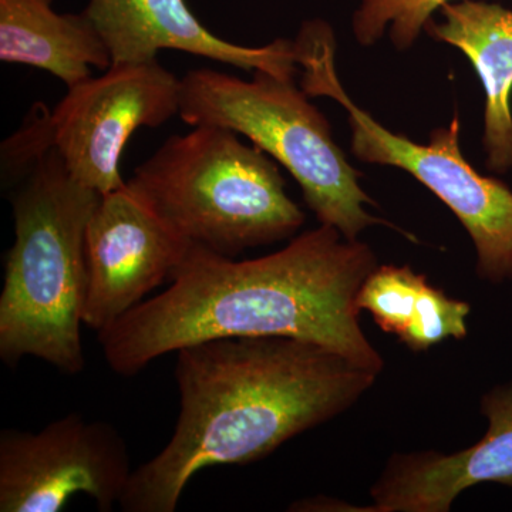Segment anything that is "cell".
Instances as JSON below:
<instances>
[{
	"label": "cell",
	"instance_id": "6da1fadb",
	"mask_svg": "<svg viewBox=\"0 0 512 512\" xmlns=\"http://www.w3.org/2000/svg\"><path fill=\"white\" fill-rule=\"evenodd\" d=\"M376 266L369 245L323 224L281 251L245 261L191 245L164 292L97 335L120 376L138 375L185 346L225 338L303 340L379 376L384 360L360 328L357 306Z\"/></svg>",
	"mask_w": 512,
	"mask_h": 512
},
{
	"label": "cell",
	"instance_id": "7a4b0ae2",
	"mask_svg": "<svg viewBox=\"0 0 512 512\" xmlns=\"http://www.w3.org/2000/svg\"><path fill=\"white\" fill-rule=\"evenodd\" d=\"M180 414L167 446L133 470L119 507L174 512L204 468L262 460L350 409L376 382L339 353L291 338L205 340L177 350Z\"/></svg>",
	"mask_w": 512,
	"mask_h": 512
},
{
	"label": "cell",
	"instance_id": "3957f363",
	"mask_svg": "<svg viewBox=\"0 0 512 512\" xmlns=\"http://www.w3.org/2000/svg\"><path fill=\"white\" fill-rule=\"evenodd\" d=\"M99 198L74 181L55 147L15 187V241L0 295V359L6 365L32 356L64 375L86 367V231Z\"/></svg>",
	"mask_w": 512,
	"mask_h": 512
},
{
	"label": "cell",
	"instance_id": "277c9868",
	"mask_svg": "<svg viewBox=\"0 0 512 512\" xmlns=\"http://www.w3.org/2000/svg\"><path fill=\"white\" fill-rule=\"evenodd\" d=\"M127 184L185 241L228 258L292 238L305 224L274 158L227 127L168 137Z\"/></svg>",
	"mask_w": 512,
	"mask_h": 512
},
{
	"label": "cell",
	"instance_id": "5b68a950",
	"mask_svg": "<svg viewBox=\"0 0 512 512\" xmlns=\"http://www.w3.org/2000/svg\"><path fill=\"white\" fill-rule=\"evenodd\" d=\"M181 120L190 126L212 124L247 137L301 187L320 224L355 241L373 225H396L367 212L375 201L360 187L359 171L335 143L329 121L293 79L256 70L252 80L210 67L181 77Z\"/></svg>",
	"mask_w": 512,
	"mask_h": 512
},
{
	"label": "cell",
	"instance_id": "8992f818",
	"mask_svg": "<svg viewBox=\"0 0 512 512\" xmlns=\"http://www.w3.org/2000/svg\"><path fill=\"white\" fill-rule=\"evenodd\" d=\"M296 43L303 92L330 97L346 110L353 156L413 175L466 228L476 248L478 276L491 284L512 281V190L468 163L460 147V121L431 131L429 144L392 133L356 106L343 89L336 72L335 35L328 23L306 22Z\"/></svg>",
	"mask_w": 512,
	"mask_h": 512
},
{
	"label": "cell",
	"instance_id": "52a82bcc",
	"mask_svg": "<svg viewBox=\"0 0 512 512\" xmlns=\"http://www.w3.org/2000/svg\"><path fill=\"white\" fill-rule=\"evenodd\" d=\"M181 79L156 62L111 64L67 89L50 110V147L67 171L97 194L119 190L124 147L138 128L163 126L180 114Z\"/></svg>",
	"mask_w": 512,
	"mask_h": 512
},
{
	"label": "cell",
	"instance_id": "ba28073f",
	"mask_svg": "<svg viewBox=\"0 0 512 512\" xmlns=\"http://www.w3.org/2000/svg\"><path fill=\"white\" fill-rule=\"evenodd\" d=\"M131 474L126 441L104 421L70 413L37 433L0 431L2 512H59L80 494L110 512Z\"/></svg>",
	"mask_w": 512,
	"mask_h": 512
},
{
	"label": "cell",
	"instance_id": "9c48e42d",
	"mask_svg": "<svg viewBox=\"0 0 512 512\" xmlns=\"http://www.w3.org/2000/svg\"><path fill=\"white\" fill-rule=\"evenodd\" d=\"M190 247L128 184L100 195L86 231L84 325L110 328L171 281Z\"/></svg>",
	"mask_w": 512,
	"mask_h": 512
},
{
	"label": "cell",
	"instance_id": "30bf717a",
	"mask_svg": "<svg viewBox=\"0 0 512 512\" xmlns=\"http://www.w3.org/2000/svg\"><path fill=\"white\" fill-rule=\"evenodd\" d=\"M84 12L109 50L111 64L156 62L161 50H180L282 79H295L301 67L292 40L235 45L205 28L185 0H89Z\"/></svg>",
	"mask_w": 512,
	"mask_h": 512
},
{
	"label": "cell",
	"instance_id": "8fae6325",
	"mask_svg": "<svg viewBox=\"0 0 512 512\" xmlns=\"http://www.w3.org/2000/svg\"><path fill=\"white\" fill-rule=\"evenodd\" d=\"M481 412L488 430L473 447L450 456L434 450L394 454L370 490L373 504L356 511L448 512L474 485L512 487V384L484 394Z\"/></svg>",
	"mask_w": 512,
	"mask_h": 512
},
{
	"label": "cell",
	"instance_id": "7c38bea8",
	"mask_svg": "<svg viewBox=\"0 0 512 512\" xmlns=\"http://www.w3.org/2000/svg\"><path fill=\"white\" fill-rule=\"evenodd\" d=\"M424 32L460 50L473 64L485 94L483 148L488 170L512 168V9L484 0H456Z\"/></svg>",
	"mask_w": 512,
	"mask_h": 512
},
{
	"label": "cell",
	"instance_id": "4fadbf2b",
	"mask_svg": "<svg viewBox=\"0 0 512 512\" xmlns=\"http://www.w3.org/2000/svg\"><path fill=\"white\" fill-rule=\"evenodd\" d=\"M0 60L53 74L67 89L111 66L86 12L57 13L53 0H0Z\"/></svg>",
	"mask_w": 512,
	"mask_h": 512
},
{
	"label": "cell",
	"instance_id": "5bb4252c",
	"mask_svg": "<svg viewBox=\"0 0 512 512\" xmlns=\"http://www.w3.org/2000/svg\"><path fill=\"white\" fill-rule=\"evenodd\" d=\"M360 311L413 352L467 336L470 305L450 298L409 265H377L357 296Z\"/></svg>",
	"mask_w": 512,
	"mask_h": 512
},
{
	"label": "cell",
	"instance_id": "9a60e30c",
	"mask_svg": "<svg viewBox=\"0 0 512 512\" xmlns=\"http://www.w3.org/2000/svg\"><path fill=\"white\" fill-rule=\"evenodd\" d=\"M456 0H362L353 15V35L372 46L389 30L397 50H409L419 40L434 13Z\"/></svg>",
	"mask_w": 512,
	"mask_h": 512
},
{
	"label": "cell",
	"instance_id": "2e32d148",
	"mask_svg": "<svg viewBox=\"0 0 512 512\" xmlns=\"http://www.w3.org/2000/svg\"><path fill=\"white\" fill-rule=\"evenodd\" d=\"M50 109L39 101L30 109L22 126L2 144L3 187H18L37 160L50 150L49 140Z\"/></svg>",
	"mask_w": 512,
	"mask_h": 512
}]
</instances>
